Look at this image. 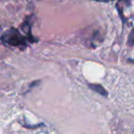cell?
Here are the masks:
<instances>
[{"label":"cell","instance_id":"1","mask_svg":"<svg viewBox=\"0 0 134 134\" xmlns=\"http://www.w3.org/2000/svg\"><path fill=\"white\" fill-rule=\"evenodd\" d=\"M38 41V38L34 37L33 35H27L26 33L22 34L15 28L8 29L1 36L2 44L12 48H19L20 51L25 50L30 44L37 42Z\"/></svg>","mask_w":134,"mask_h":134},{"label":"cell","instance_id":"2","mask_svg":"<svg viewBox=\"0 0 134 134\" xmlns=\"http://www.w3.org/2000/svg\"><path fill=\"white\" fill-rule=\"evenodd\" d=\"M88 87L92 90V91L96 92V93L99 94L100 96H103L104 97H108V93L106 90V88L100 84H88Z\"/></svg>","mask_w":134,"mask_h":134},{"label":"cell","instance_id":"3","mask_svg":"<svg viewBox=\"0 0 134 134\" xmlns=\"http://www.w3.org/2000/svg\"><path fill=\"white\" fill-rule=\"evenodd\" d=\"M127 44H128V46H130V47L134 46V28L131 30L130 33L129 34L128 41H127Z\"/></svg>","mask_w":134,"mask_h":134},{"label":"cell","instance_id":"4","mask_svg":"<svg viewBox=\"0 0 134 134\" xmlns=\"http://www.w3.org/2000/svg\"><path fill=\"white\" fill-rule=\"evenodd\" d=\"M40 82L41 81H34V82H32L31 84H30V87H29V91H30V89H31L33 86H38V85L40 84Z\"/></svg>","mask_w":134,"mask_h":134},{"label":"cell","instance_id":"5","mask_svg":"<svg viewBox=\"0 0 134 134\" xmlns=\"http://www.w3.org/2000/svg\"><path fill=\"white\" fill-rule=\"evenodd\" d=\"M92 1H96V2H100V3H108L111 1H115V0H92Z\"/></svg>","mask_w":134,"mask_h":134}]
</instances>
